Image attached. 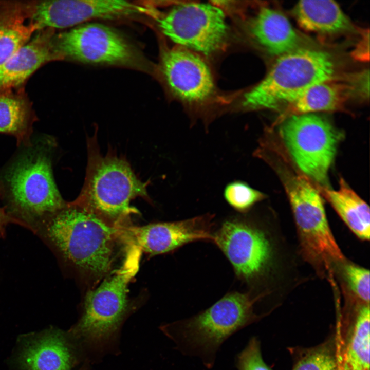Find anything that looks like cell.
<instances>
[{
  "mask_svg": "<svg viewBox=\"0 0 370 370\" xmlns=\"http://www.w3.org/2000/svg\"><path fill=\"white\" fill-rule=\"evenodd\" d=\"M235 365L238 370H272L264 362L260 342L254 337L250 339L246 347L237 354Z\"/></svg>",
  "mask_w": 370,
  "mask_h": 370,
  "instance_id": "cell-27",
  "label": "cell"
},
{
  "mask_svg": "<svg viewBox=\"0 0 370 370\" xmlns=\"http://www.w3.org/2000/svg\"><path fill=\"white\" fill-rule=\"evenodd\" d=\"M369 70L365 69L354 74L348 81L353 95H357L364 99L369 98Z\"/></svg>",
  "mask_w": 370,
  "mask_h": 370,
  "instance_id": "cell-28",
  "label": "cell"
},
{
  "mask_svg": "<svg viewBox=\"0 0 370 370\" xmlns=\"http://www.w3.org/2000/svg\"><path fill=\"white\" fill-rule=\"evenodd\" d=\"M336 70L329 53L299 48L279 56L263 80L244 95L242 107L254 110L287 106L311 86L334 79Z\"/></svg>",
  "mask_w": 370,
  "mask_h": 370,
  "instance_id": "cell-6",
  "label": "cell"
},
{
  "mask_svg": "<svg viewBox=\"0 0 370 370\" xmlns=\"http://www.w3.org/2000/svg\"><path fill=\"white\" fill-rule=\"evenodd\" d=\"M251 31L257 43L268 52L280 56L299 48V37L282 12L262 8L252 22Z\"/></svg>",
  "mask_w": 370,
  "mask_h": 370,
  "instance_id": "cell-17",
  "label": "cell"
},
{
  "mask_svg": "<svg viewBox=\"0 0 370 370\" xmlns=\"http://www.w3.org/2000/svg\"><path fill=\"white\" fill-rule=\"evenodd\" d=\"M10 224H15L14 221L7 214L3 207H0V239L6 235V228Z\"/></svg>",
  "mask_w": 370,
  "mask_h": 370,
  "instance_id": "cell-30",
  "label": "cell"
},
{
  "mask_svg": "<svg viewBox=\"0 0 370 370\" xmlns=\"http://www.w3.org/2000/svg\"><path fill=\"white\" fill-rule=\"evenodd\" d=\"M56 52L63 59L94 64L142 68L143 58L122 34L97 23L79 25L53 37Z\"/></svg>",
  "mask_w": 370,
  "mask_h": 370,
  "instance_id": "cell-9",
  "label": "cell"
},
{
  "mask_svg": "<svg viewBox=\"0 0 370 370\" xmlns=\"http://www.w3.org/2000/svg\"><path fill=\"white\" fill-rule=\"evenodd\" d=\"M212 243L229 260L237 278L247 283L265 272L272 256L265 233L242 215L223 222L213 233Z\"/></svg>",
  "mask_w": 370,
  "mask_h": 370,
  "instance_id": "cell-11",
  "label": "cell"
},
{
  "mask_svg": "<svg viewBox=\"0 0 370 370\" xmlns=\"http://www.w3.org/2000/svg\"><path fill=\"white\" fill-rule=\"evenodd\" d=\"M281 134L299 169L319 184L326 183L341 133L324 118L307 114L289 117Z\"/></svg>",
  "mask_w": 370,
  "mask_h": 370,
  "instance_id": "cell-8",
  "label": "cell"
},
{
  "mask_svg": "<svg viewBox=\"0 0 370 370\" xmlns=\"http://www.w3.org/2000/svg\"><path fill=\"white\" fill-rule=\"evenodd\" d=\"M38 31L30 4H0V68Z\"/></svg>",
  "mask_w": 370,
  "mask_h": 370,
  "instance_id": "cell-19",
  "label": "cell"
},
{
  "mask_svg": "<svg viewBox=\"0 0 370 370\" xmlns=\"http://www.w3.org/2000/svg\"><path fill=\"white\" fill-rule=\"evenodd\" d=\"M143 4L116 0L42 1L30 4V20L38 31L63 29L93 19H120L150 12Z\"/></svg>",
  "mask_w": 370,
  "mask_h": 370,
  "instance_id": "cell-12",
  "label": "cell"
},
{
  "mask_svg": "<svg viewBox=\"0 0 370 370\" xmlns=\"http://www.w3.org/2000/svg\"><path fill=\"white\" fill-rule=\"evenodd\" d=\"M316 187L320 193L330 203L349 229L359 238L369 240V206L345 181L340 178L339 188L337 190L324 186Z\"/></svg>",
  "mask_w": 370,
  "mask_h": 370,
  "instance_id": "cell-20",
  "label": "cell"
},
{
  "mask_svg": "<svg viewBox=\"0 0 370 370\" xmlns=\"http://www.w3.org/2000/svg\"><path fill=\"white\" fill-rule=\"evenodd\" d=\"M158 25L174 42L206 54L222 46L228 30L222 10L203 3L177 6L158 20Z\"/></svg>",
  "mask_w": 370,
  "mask_h": 370,
  "instance_id": "cell-10",
  "label": "cell"
},
{
  "mask_svg": "<svg viewBox=\"0 0 370 370\" xmlns=\"http://www.w3.org/2000/svg\"><path fill=\"white\" fill-rule=\"evenodd\" d=\"M141 254L130 242L119 268L87 293L82 314L67 332L77 346L101 349L116 338L130 309L128 287L139 270Z\"/></svg>",
  "mask_w": 370,
  "mask_h": 370,
  "instance_id": "cell-4",
  "label": "cell"
},
{
  "mask_svg": "<svg viewBox=\"0 0 370 370\" xmlns=\"http://www.w3.org/2000/svg\"><path fill=\"white\" fill-rule=\"evenodd\" d=\"M369 305L359 309L349 337L336 355V370H369Z\"/></svg>",
  "mask_w": 370,
  "mask_h": 370,
  "instance_id": "cell-23",
  "label": "cell"
},
{
  "mask_svg": "<svg viewBox=\"0 0 370 370\" xmlns=\"http://www.w3.org/2000/svg\"><path fill=\"white\" fill-rule=\"evenodd\" d=\"M256 300L249 293L228 292L207 309L162 325L160 329L178 351L198 358L211 369L223 343L260 318L254 312Z\"/></svg>",
  "mask_w": 370,
  "mask_h": 370,
  "instance_id": "cell-3",
  "label": "cell"
},
{
  "mask_svg": "<svg viewBox=\"0 0 370 370\" xmlns=\"http://www.w3.org/2000/svg\"><path fill=\"white\" fill-rule=\"evenodd\" d=\"M95 136L88 140V163L82 191L74 200L107 220L127 224L137 210L130 206L137 197L149 201L146 187L128 162L110 152L102 155Z\"/></svg>",
  "mask_w": 370,
  "mask_h": 370,
  "instance_id": "cell-5",
  "label": "cell"
},
{
  "mask_svg": "<svg viewBox=\"0 0 370 370\" xmlns=\"http://www.w3.org/2000/svg\"><path fill=\"white\" fill-rule=\"evenodd\" d=\"M223 196L230 206L241 214L247 212L265 197L262 192L240 180L227 183L223 191Z\"/></svg>",
  "mask_w": 370,
  "mask_h": 370,
  "instance_id": "cell-24",
  "label": "cell"
},
{
  "mask_svg": "<svg viewBox=\"0 0 370 370\" xmlns=\"http://www.w3.org/2000/svg\"><path fill=\"white\" fill-rule=\"evenodd\" d=\"M79 370H89V368L87 365L85 364L82 367H81Z\"/></svg>",
  "mask_w": 370,
  "mask_h": 370,
  "instance_id": "cell-31",
  "label": "cell"
},
{
  "mask_svg": "<svg viewBox=\"0 0 370 370\" xmlns=\"http://www.w3.org/2000/svg\"><path fill=\"white\" fill-rule=\"evenodd\" d=\"M213 219V214H205L184 220L143 226L130 224L126 229L130 241L142 252L154 255L173 252L194 242L212 243Z\"/></svg>",
  "mask_w": 370,
  "mask_h": 370,
  "instance_id": "cell-13",
  "label": "cell"
},
{
  "mask_svg": "<svg viewBox=\"0 0 370 370\" xmlns=\"http://www.w3.org/2000/svg\"><path fill=\"white\" fill-rule=\"evenodd\" d=\"M293 14L302 28L319 34L334 35L353 29L348 17L332 1H299Z\"/></svg>",
  "mask_w": 370,
  "mask_h": 370,
  "instance_id": "cell-18",
  "label": "cell"
},
{
  "mask_svg": "<svg viewBox=\"0 0 370 370\" xmlns=\"http://www.w3.org/2000/svg\"><path fill=\"white\" fill-rule=\"evenodd\" d=\"M37 118L25 97L12 89L0 90V134L13 136L17 146L29 144Z\"/></svg>",
  "mask_w": 370,
  "mask_h": 370,
  "instance_id": "cell-22",
  "label": "cell"
},
{
  "mask_svg": "<svg viewBox=\"0 0 370 370\" xmlns=\"http://www.w3.org/2000/svg\"><path fill=\"white\" fill-rule=\"evenodd\" d=\"M129 224L111 223L73 201L45 218L33 233L62 265L96 282L113 271L127 247Z\"/></svg>",
  "mask_w": 370,
  "mask_h": 370,
  "instance_id": "cell-1",
  "label": "cell"
},
{
  "mask_svg": "<svg viewBox=\"0 0 370 370\" xmlns=\"http://www.w3.org/2000/svg\"><path fill=\"white\" fill-rule=\"evenodd\" d=\"M54 140L33 137L0 170V200L16 225L32 233L38 225L67 203L55 183L52 170Z\"/></svg>",
  "mask_w": 370,
  "mask_h": 370,
  "instance_id": "cell-2",
  "label": "cell"
},
{
  "mask_svg": "<svg viewBox=\"0 0 370 370\" xmlns=\"http://www.w3.org/2000/svg\"><path fill=\"white\" fill-rule=\"evenodd\" d=\"M336 355L328 342L304 350L292 370H336Z\"/></svg>",
  "mask_w": 370,
  "mask_h": 370,
  "instance_id": "cell-25",
  "label": "cell"
},
{
  "mask_svg": "<svg viewBox=\"0 0 370 370\" xmlns=\"http://www.w3.org/2000/svg\"><path fill=\"white\" fill-rule=\"evenodd\" d=\"M343 271L350 289L363 304L369 305V271L353 264H345Z\"/></svg>",
  "mask_w": 370,
  "mask_h": 370,
  "instance_id": "cell-26",
  "label": "cell"
},
{
  "mask_svg": "<svg viewBox=\"0 0 370 370\" xmlns=\"http://www.w3.org/2000/svg\"><path fill=\"white\" fill-rule=\"evenodd\" d=\"M23 341L15 358L21 370H71L78 361V346L60 330L48 329Z\"/></svg>",
  "mask_w": 370,
  "mask_h": 370,
  "instance_id": "cell-15",
  "label": "cell"
},
{
  "mask_svg": "<svg viewBox=\"0 0 370 370\" xmlns=\"http://www.w3.org/2000/svg\"><path fill=\"white\" fill-rule=\"evenodd\" d=\"M351 57L360 62L369 60V30L364 29L361 32V37L351 52Z\"/></svg>",
  "mask_w": 370,
  "mask_h": 370,
  "instance_id": "cell-29",
  "label": "cell"
},
{
  "mask_svg": "<svg viewBox=\"0 0 370 370\" xmlns=\"http://www.w3.org/2000/svg\"><path fill=\"white\" fill-rule=\"evenodd\" d=\"M54 30L44 29L22 46L0 68V90L21 85L46 63L63 60L53 47Z\"/></svg>",
  "mask_w": 370,
  "mask_h": 370,
  "instance_id": "cell-16",
  "label": "cell"
},
{
  "mask_svg": "<svg viewBox=\"0 0 370 370\" xmlns=\"http://www.w3.org/2000/svg\"><path fill=\"white\" fill-rule=\"evenodd\" d=\"M284 181L303 254L318 271L331 277L333 266L345 257L331 232L320 194L301 174H288Z\"/></svg>",
  "mask_w": 370,
  "mask_h": 370,
  "instance_id": "cell-7",
  "label": "cell"
},
{
  "mask_svg": "<svg viewBox=\"0 0 370 370\" xmlns=\"http://www.w3.org/2000/svg\"><path fill=\"white\" fill-rule=\"evenodd\" d=\"M162 70L172 90L187 102L200 103L213 91L208 67L200 58L188 50L166 51L162 58Z\"/></svg>",
  "mask_w": 370,
  "mask_h": 370,
  "instance_id": "cell-14",
  "label": "cell"
},
{
  "mask_svg": "<svg viewBox=\"0 0 370 370\" xmlns=\"http://www.w3.org/2000/svg\"><path fill=\"white\" fill-rule=\"evenodd\" d=\"M351 95L352 90L347 81L341 82L332 79L318 83L287 105L283 118L314 112L341 110Z\"/></svg>",
  "mask_w": 370,
  "mask_h": 370,
  "instance_id": "cell-21",
  "label": "cell"
}]
</instances>
